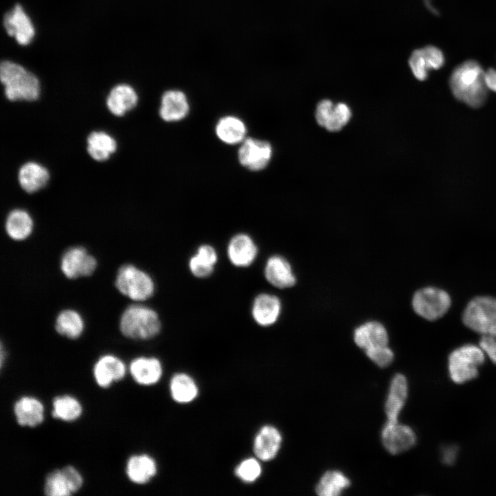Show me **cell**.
Listing matches in <instances>:
<instances>
[{
    "label": "cell",
    "instance_id": "6da1fadb",
    "mask_svg": "<svg viewBox=\"0 0 496 496\" xmlns=\"http://www.w3.org/2000/svg\"><path fill=\"white\" fill-rule=\"evenodd\" d=\"M453 96L473 108L482 106L487 99L485 71L475 61H466L456 67L449 79Z\"/></svg>",
    "mask_w": 496,
    "mask_h": 496
},
{
    "label": "cell",
    "instance_id": "7a4b0ae2",
    "mask_svg": "<svg viewBox=\"0 0 496 496\" xmlns=\"http://www.w3.org/2000/svg\"><path fill=\"white\" fill-rule=\"evenodd\" d=\"M161 321L158 313L143 304L128 306L122 313L119 329L123 336L134 340H149L161 332Z\"/></svg>",
    "mask_w": 496,
    "mask_h": 496
},
{
    "label": "cell",
    "instance_id": "3957f363",
    "mask_svg": "<svg viewBox=\"0 0 496 496\" xmlns=\"http://www.w3.org/2000/svg\"><path fill=\"white\" fill-rule=\"evenodd\" d=\"M0 79L6 96L11 101H33L39 96L40 86L37 76L17 63L2 61Z\"/></svg>",
    "mask_w": 496,
    "mask_h": 496
},
{
    "label": "cell",
    "instance_id": "277c9868",
    "mask_svg": "<svg viewBox=\"0 0 496 496\" xmlns=\"http://www.w3.org/2000/svg\"><path fill=\"white\" fill-rule=\"evenodd\" d=\"M115 286L121 294L139 302L152 298L156 289L152 276L132 264H125L118 269Z\"/></svg>",
    "mask_w": 496,
    "mask_h": 496
},
{
    "label": "cell",
    "instance_id": "5b68a950",
    "mask_svg": "<svg viewBox=\"0 0 496 496\" xmlns=\"http://www.w3.org/2000/svg\"><path fill=\"white\" fill-rule=\"evenodd\" d=\"M485 360V353L472 344L462 345L453 350L448 356L449 376L456 384L473 380L478 375V367Z\"/></svg>",
    "mask_w": 496,
    "mask_h": 496
},
{
    "label": "cell",
    "instance_id": "8992f818",
    "mask_svg": "<svg viewBox=\"0 0 496 496\" xmlns=\"http://www.w3.org/2000/svg\"><path fill=\"white\" fill-rule=\"evenodd\" d=\"M464 324L482 335H496V298L479 296L466 307L462 317Z\"/></svg>",
    "mask_w": 496,
    "mask_h": 496
},
{
    "label": "cell",
    "instance_id": "52a82bcc",
    "mask_svg": "<svg viewBox=\"0 0 496 496\" xmlns=\"http://www.w3.org/2000/svg\"><path fill=\"white\" fill-rule=\"evenodd\" d=\"M84 478L72 465L50 471L45 477L43 493L47 496H70L81 490Z\"/></svg>",
    "mask_w": 496,
    "mask_h": 496
},
{
    "label": "cell",
    "instance_id": "ba28073f",
    "mask_svg": "<svg viewBox=\"0 0 496 496\" xmlns=\"http://www.w3.org/2000/svg\"><path fill=\"white\" fill-rule=\"evenodd\" d=\"M451 303L447 292L431 287L416 291L412 300L415 312L428 320H436L442 317L449 309Z\"/></svg>",
    "mask_w": 496,
    "mask_h": 496
},
{
    "label": "cell",
    "instance_id": "9c48e42d",
    "mask_svg": "<svg viewBox=\"0 0 496 496\" xmlns=\"http://www.w3.org/2000/svg\"><path fill=\"white\" fill-rule=\"evenodd\" d=\"M128 373V366L118 356L113 353L100 355L93 364L92 374L95 384L107 389L122 381Z\"/></svg>",
    "mask_w": 496,
    "mask_h": 496
},
{
    "label": "cell",
    "instance_id": "30bf717a",
    "mask_svg": "<svg viewBox=\"0 0 496 496\" xmlns=\"http://www.w3.org/2000/svg\"><path fill=\"white\" fill-rule=\"evenodd\" d=\"M61 270L69 279L91 276L97 267L96 258L81 246L72 247L62 254Z\"/></svg>",
    "mask_w": 496,
    "mask_h": 496
},
{
    "label": "cell",
    "instance_id": "8fae6325",
    "mask_svg": "<svg viewBox=\"0 0 496 496\" xmlns=\"http://www.w3.org/2000/svg\"><path fill=\"white\" fill-rule=\"evenodd\" d=\"M258 247L248 234L238 233L232 236L226 248L229 262L237 268H247L252 265L258 256Z\"/></svg>",
    "mask_w": 496,
    "mask_h": 496
},
{
    "label": "cell",
    "instance_id": "7c38bea8",
    "mask_svg": "<svg viewBox=\"0 0 496 496\" xmlns=\"http://www.w3.org/2000/svg\"><path fill=\"white\" fill-rule=\"evenodd\" d=\"M12 412L21 427L36 428L45 420V408L43 402L32 395H22L14 402Z\"/></svg>",
    "mask_w": 496,
    "mask_h": 496
},
{
    "label": "cell",
    "instance_id": "4fadbf2b",
    "mask_svg": "<svg viewBox=\"0 0 496 496\" xmlns=\"http://www.w3.org/2000/svg\"><path fill=\"white\" fill-rule=\"evenodd\" d=\"M163 368L161 360L154 356H137L128 364V373L138 385L151 386L161 380Z\"/></svg>",
    "mask_w": 496,
    "mask_h": 496
},
{
    "label": "cell",
    "instance_id": "5bb4252c",
    "mask_svg": "<svg viewBox=\"0 0 496 496\" xmlns=\"http://www.w3.org/2000/svg\"><path fill=\"white\" fill-rule=\"evenodd\" d=\"M381 438L384 448L393 455L410 449L416 442L414 431L398 422H387L382 431Z\"/></svg>",
    "mask_w": 496,
    "mask_h": 496
},
{
    "label": "cell",
    "instance_id": "9a60e30c",
    "mask_svg": "<svg viewBox=\"0 0 496 496\" xmlns=\"http://www.w3.org/2000/svg\"><path fill=\"white\" fill-rule=\"evenodd\" d=\"M281 310L282 304L278 296L262 292L254 298L250 311L252 320L257 325L268 327L278 321Z\"/></svg>",
    "mask_w": 496,
    "mask_h": 496
},
{
    "label": "cell",
    "instance_id": "2e32d148",
    "mask_svg": "<svg viewBox=\"0 0 496 496\" xmlns=\"http://www.w3.org/2000/svg\"><path fill=\"white\" fill-rule=\"evenodd\" d=\"M157 471L155 459L147 453L132 454L125 464L126 477L136 485H145L150 482L156 475Z\"/></svg>",
    "mask_w": 496,
    "mask_h": 496
},
{
    "label": "cell",
    "instance_id": "e0dca14e",
    "mask_svg": "<svg viewBox=\"0 0 496 496\" xmlns=\"http://www.w3.org/2000/svg\"><path fill=\"white\" fill-rule=\"evenodd\" d=\"M272 154L271 145L266 141L248 138L238 151L240 163L251 170H260L269 163Z\"/></svg>",
    "mask_w": 496,
    "mask_h": 496
},
{
    "label": "cell",
    "instance_id": "ac0fdd59",
    "mask_svg": "<svg viewBox=\"0 0 496 496\" xmlns=\"http://www.w3.org/2000/svg\"><path fill=\"white\" fill-rule=\"evenodd\" d=\"M444 63L442 52L433 45L415 50L411 55L409 64L414 76L424 81L430 70L440 69Z\"/></svg>",
    "mask_w": 496,
    "mask_h": 496
},
{
    "label": "cell",
    "instance_id": "d6986e66",
    "mask_svg": "<svg viewBox=\"0 0 496 496\" xmlns=\"http://www.w3.org/2000/svg\"><path fill=\"white\" fill-rule=\"evenodd\" d=\"M263 273L271 285L280 289L291 287L296 282L290 263L280 255H272L267 258Z\"/></svg>",
    "mask_w": 496,
    "mask_h": 496
},
{
    "label": "cell",
    "instance_id": "ffe728a7",
    "mask_svg": "<svg viewBox=\"0 0 496 496\" xmlns=\"http://www.w3.org/2000/svg\"><path fill=\"white\" fill-rule=\"evenodd\" d=\"M279 430L271 425L262 426L256 434L253 442V452L261 462H269L278 453L282 444Z\"/></svg>",
    "mask_w": 496,
    "mask_h": 496
},
{
    "label": "cell",
    "instance_id": "44dd1931",
    "mask_svg": "<svg viewBox=\"0 0 496 496\" xmlns=\"http://www.w3.org/2000/svg\"><path fill=\"white\" fill-rule=\"evenodd\" d=\"M3 25L8 34L14 37L21 45L28 44L34 35L30 18L19 4L6 14Z\"/></svg>",
    "mask_w": 496,
    "mask_h": 496
},
{
    "label": "cell",
    "instance_id": "7402d4cb",
    "mask_svg": "<svg viewBox=\"0 0 496 496\" xmlns=\"http://www.w3.org/2000/svg\"><path fill=\"white\" fill-rule=\"evenodd\" d=\"M218 260V254L216 248L210 244L200 245L187 262L191 274L198 278L205 279L211 276Z\"/></svg>",
    "mask_w": 496,
    "mask_h": 496
},
{
    "label": "cell",
    "instance_id": "603a6c76",
    "mask_svg": "<svg viewBox=\"0 0 496 496\" xmlns=\"http://www.w3.org/2000/svg\"><path fill=\"white\" fill-rule=\"evenodd\" d=\"M83 411L81 400L72 394L57 395L52 400L51 415L54 420L63 422H76L82 417Z\"/></svg>",
    "mask_w": 496,
    "mask_h": 496
},
{
    "label": "cell",
    "instance_id": "cb8c5ba5",
    "mask_svg": "<svg viewBox=\"0 0 496 496\" xmlns=\"http://www.w3.org/2000/svg\"><path fill=\"white\" fill-rule=\"evenodd\" d=\"M408 396V383L406 377L395 374L391 382L385 403V413L388 422H397L398 416Z\"/></svg>",
    "mask_w": 496,
    "mask_h": 496
},
{
    "label": "cell",
    "instance_id": "d4e9b609",
    "mask_svg": "<svg viewBox=\"0 0 496 496\" xmlns=\"http://www.w3.org/2000/svg\"><path fill=\"white\" fill-rule=\"evenodd\" d=\"M189 104L185 94L176 90L165 92L161 98L160 116L165 121L181 120L187 114Z\"/></svg>",
    "mask_w": 496,
    "mask_h": 496
},
{
    "label": "cell",
    "instance_id": "484cf974",
    "mask_svg": "<svg viewBox=\"0 0 496 496\" xmlns=\"http://www.w3.org/2000/svg\"><path fill=\"white\" fill-rule=\"evenodd\" d=\"M354 341L360 348L367 349L387 345L389 336L385 327L378 322L371 321L358 327L354 331Z\"/></svg>",
    "mask_w": 496,
    "mask_h": 496
},
{
    "label": "cell",
    "instance_id": "4316f807",
    "mask_svg": "<svg viewBox=\"0 0 496 496\" xmlns=\"http://www.w3.org/2000/svg\"><path fill=\"white\" fill-rule=\"evenodd\" d=\"M50 178L48 169L35 162L23 164L19 170L18 180L21 187L28 193H34L43 188Z\"/></svg>",
    "mask_w": 496,
    "mask_h": 496
},
{
    "label": "cell",
    "instance_id": "83f0119b",
    "mask_svg": "<svg viewBox=\"0 0 496 496\" xmlns=\"http://www.w3.org/2000/svg\"><path fill=\"white\" fill-rule=\"evenodd\" d=\"M138 96L130 85L120 84L112 89L106 101L109 111L115 116H123L137 104Z\"/></svg>",
    "mask_w": 496,
    "mask_h": 496
},
{
    "label": "cell",
    "instance_id": "f1b7e54d",
    "mask_svg": "<svg viewBox=\"0 0 496 496\" xmlns=\"http://www.w3.org/2000/svg\"><path fill=\"white\" fill-rule=\"evenodd\" d=\"M169 393L173 400L178 404H189L198 395V387L192 376L180 372L175 373L169 381Z\"/></svg>",
    "mask_w": 496,
    "mask_h": 496
},
{
    "label": "cell",
    "instance_id": "f546056e",
    "mask_svg": "<svg viewBox=\"0 0 496 496\" xmlns=\"http://www.w3.org/2000/svg\"><path fill=\"white\" fill-rule=\"evenodd\" d=\"M6 231L14 240L21 241L27 239L33 231V220L25 210L15 209L11 211L6 220Z\"/></svg>",
    "mask_w": 496,
    "mask_h": 496
},
{
    "label": "cell",
    "instance_id": "4dcf8cb0",
    "mask_svg": "<svg viewBox=\"0 0 496 496\" xmlns=\"http://www.w3.org/2000/svg\"><path fill=\"white\" fill-rule=\"evenodd\" d=\"M54 327L59 335L70 340H76L83 334L85 324L81 315L77 311L66 309L57 315Z\"/></svg>",
    "mask_w": 496,
    "mask_h": 496
},
{
    "label": "cell",
    "instance_id": "1f68e13d",
    "mask_svg": "<svg viewBox=\"0 0 496 496\" xmlns=\"http://www.w3.org/2000/svg\"><path fill=\"white\" fill-rule=\"evenodd\" d=\"M87 143L88 154L97 161H104L108 159L116 149V141L105 132H91L87 136Z\"/></svg>",
    "mask_w": 496,
    "mask_h": 496
},
{
    "label": "cell",
    "instance_id": "d6a6232c",
    "mask_svg": "<svg viewBox=\"0 0 496 496\" xmlns=\"http://www.w3.org/2000/svg\"><path fill=\"white\" fill-rule=\"evenodd\" d=\"M216 132L222 141L228 144H236L244 139L246 127L241 120L229 116L223 117L218 121Z\"/></svg>",
    "mask_w": 496,
    "mask_h": 496
},
{
    "label": "cell",
    "instance_id": "836d02e7",
    "mask_svg": "<svg viewBox=\"0 0 496 496\" xmlns=\"http://www.w3.org/2000/svg\"><path fill=\"white\" fill-rule=\"evenodd\" d=\"M350 480L338 471H327L320 478L316 487L320 496H338L350 486Z\"/></svg>",
    "mask_w": 496,
    "mask_h": 496
},
{
    "label": "cell",
    "instance_id": "e575fe53",
    "mask_svg": "<svg viewBox=\"0 0 496 496\" xmlns=\"http://www.w3.org/2000/svg\"><path fill=\"white\" fill-rule=\"evenodd\" d=\"M262 474L260 460L255 457L246 458L235 468L236 476L246 484H251L259 479Z\"/></svg>",
    "mask_w": 496,
    "mask_h": 496
},
{
    "label": "cell",
    "instance_id": "d590c367",
    "mask_svg": "<svg viewBox=\"0 0 496 496\" xmlns=\"http://www.w3.org/2000/svg\"><path fill=\"white\" fill-rule=\"evenodd\" d=\"M351 116V109L347 104L337 103L334 105L324 127L330 132H338L347 125Z\"/></svg>",
    "mask_w": 496,
    "mask_h": 496
},
{
    "label": "cell",
    "instance_id": "8d00e7d4",
    "mask_svg": "<svg viewBox=\"0 0 496 496\" xmlns=\"http://www.w3.org/2000/svg\"><path fill=\"white\" fill-rule=\"evenodd\" d=\"M368 358L380 367H386L393 362L394 355L387 345L373 347L365 350Z\"/></svg>",
    "mask_w": 496,
    "mask_h": 496
},
{
    "label": "cell",
    "instance_id": "74e56055",
    "mask_svg": "<svg viewBox=\"0 0 496 496\" xmlns=\"http://www.w3.org/2000/svg\"><path fill=\"white\" fill-rule=\"evenodd\" d=\"M333 107V103L328 99L322 100L318 104L315 115L319 125L324 127Z\"/></svg>",
    "mask_w": 496,
    "mask_h": 496
},
{
    "label": "cell",
    "instance_id": "f35d334b",
    "mask_svg": "<svg viewBox=\"0 0 496 496\" xmlns=\"http://www.w3.org/2000/svg\"><path fill=\"white\" fill-rule=\"evenodd\" d=\"M479 346L492 362L496 364V335H482Z\"/></svg>",
    "mask_w": 496,
    "mask_h": 496
},
{
    "label": "cell",
    "instance_id": "ab89813d",
    "mask_svg": "<svg viewBox=\"0 0 496 496\" xmlns=\"http://www.w3.org/2000/svg\"><path fill=\"white\" fill-rule=\"evenodd\" d=\"M457 453V446L453 444L444 446L441 448V460L445 464L451 465L455 462Z\"/></svg>",
    "mask_w": 496,
    "mask_h": 496
},
{
    "label": "cell",
    "instance_id": "60d3db41",
    "mask_svg": "<svg viewBox=\"0 0 496 496\" xmlns=\"http://www.w3.org/2000/svg\"><path fill=\"white\" fill-rule=\"evenodd\" d=\"M485 81L488 89L496 92V70L489 68L485 72Z\"/></svg>",
    "mask_w": 496,
    "mask_h": 496
},
{
    "label": "cell",
    "instance_id": "b9f144b4",
    "mask_svg": "<svg viewBox=\"0 0 496 496\" xmlns=\"http://www.w3.org/2000/svg\"><path fill=\"white\" fill-rule=\"evenodd\" d=\"M6 359V352L3 349V346L1 344V369L3 368V365L5 363V360Z\"/></svg>",
    "mask_w": 496,
    "mask_h": 496
}]
</instances>
